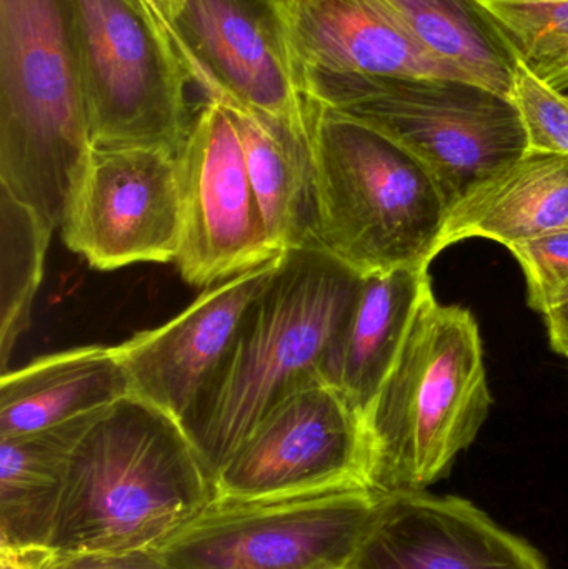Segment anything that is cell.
<instances>
[{"label": "cell", "mask_w": 568, "mask_h": 569, "mask_svg": "<svg viewBox=\"0 0 568 569\" xmlns=\"http://www.w3.org/2000/svg\"><path fill=\"white\" fill-rule=\"evenodd\" d=\"M212 500V480L182 425L130 395L100 411L73 448L47 550H152Z\"/></svg>", "instance_id": "obj_1"}, {"label": "cell", "mask_w": 568, "mask_h": 569, "mask_svg": "<svg viewBox=\"0 0 568 569\" xmlns=\"http://www.w3.org/2000/svg\"><path fill=\"white\" fill-rule=\"evenodd\" d=\"M362 277L320 246L283 252L272 282L247 311L232 350L182 425L212 485L270 408L323 377Z\"/></svg>", "instance_id": "obj_2"}, {"label": "cell", "mask_w": 568, "mask_h": 569, "mask_svg": "<svg viewBox=\"0 0 568 569\" xmlns=\"http://www.w3.org/2000/svg\"><path fill=\"white\" fill-rule=\"evenodd\" d=\"M492 407L479 325L467 308L422 301L402 351L367 410L370 490L420 493L449 475Z\"/></svg>", "instance_id": "obj_3"}, {"label": "cell", "mask_w": 568, "mask_h": 569, "mask_svg": "<svg viewBox=\"0 0 568 569\" xmlns=\"http://www.w3.org/2000/svg\"><path fill=\"white\" fill-rule=\"evenodd\" d=\"M92 149L70 0H0V189L53 232Z\"/></svg>", "instance_id": "obj_4"}, {"label": "cell", "mask_w": 568, "mask_h": 569, "mask_svg": "<svg viewBox=\"0 0 568 569\" xmlns=\"http://www.w3.org/2000/svg\"><path fill=\"white\" fill-rule=\"evenodd\" d=\"M307 103L319 246L362 276L430 267L450 216L432 173L366 123Z\"/></svg>", "instance_id": "obj_5"}, {"label": "cell", "mask_w": 568, "mask_h": 569, "mask_svg": "<svg viewBox=\"0 0 568 569\" xmlns=\"http://www.w3.org/2000/svg\"><path fill=\"white\" fill-rule=\"evenodd\" d=\"M307 99L339 110L412 153L439 183L450 212L529 152L512 99L450 77L299 72Z\"/></svg>", "instance_id": "obj_6"}, {"label": "cell", "mask_w": 568, "mask_h": 569, "mask_svg": "<svg viewBox=\"0 0 568 569\" xmlns=\"http://www.w3.org/2000/svg\"><path fill=\"white\" fill-rule=\"evenodd\" d=\"M93 147L179 156L192 129L187 76L146 0H70Z\"/></svg>", "instance_id": "obj_7"}, {"label": "cell", "mask_w": 568, "mask_h": 569, "mask_svg": "<svg viewBox=\"0 0 568 569\" xmlns=\"http://www.w3.org/2000/svg\"><path fill=\"white\" fill-rule=\"evenodd\" d=\"M382 501L360 487L212 500L152 550L170 569H349Z\"/></svg>", "instance_id": "obj_8"}, {"label": "cell", "mask_w": 568, "mask_h": 569, "mask_svg": "<svg viewBox=\"0 0 568 569\" xmlns=\"http://www.w3.org/2000/svg\"><path fill=\"white\" fill-rule=\"evenodd\" d=\"M366 421L323 377L282 398L213 480V500H269L369 488Z\"/></svg>", "instance_id": "obj_9"}, {"label": "cell", "mask_w": 568, "mask_h": 569, "mask_svg": "<svg viewBox=\"0 0 568 569\" xmlns=\"http://www.w3.org/2000/svg\"><path fill=\"white\" fill-rule=\"evenodd\" d=\"M156 16L207 99L310 140L309 103L270 0H183L172 16Z\"/></svg>", "instance_id": "obj_10"}, {"label": "cell", "mask_w": 568, "mask_h": 569, "mask_svg": "<svg viewBox=\"0 0 568 569\" xmlns=\"http://www.w3.org/2000/svg\"><path fill=\"white\" fill-rule=\"evenodd\" d=\"M177 159L176 263L186 282L212 287L280 256L267 236L236 123L219 102L207 99L197 107Z\"/></svg>", "instance_id": "obj_11"}, {"label": "cell", "mask_w": 568, "mask_h": 569, "mask_svg": "<svg viewBox=\"0 0 568 569\" xmlns=\"http://www.w3.org/2000/svg\"><path fill=\"white\" fill-rule=\"evenodd\" d=\"M62 239L90 267L176 262L179 159L152 147H93L63 217Z\"/></svg>", "instance_id": "obj_12"}, {"label": "cell", "mask_w": 568, "mask_h": 569, "mask_svg": "<svg viewBox=\"0 0 568 569\" xmlns=\"http://www.w3.org/2000/svg\"><path fill=\"white\" fill-rule=\"evenodd\" d=\"M276 259L207 287L167 323L119 345L133 397L179 421L189 420L236 343L247 311L272 282Z\"/></svg>", "instance_id": "obj_13"}, {"label": "cell", "mask_w": 568, "mask_h": 569, "mask_svg": "<svg viewBox=\"0 0 568 569\" xmlns=\"http://www.w3.org/2000/svg\"><path fill=\"white\" fill-rule=\"evenodd\" d=\"M349 569H549L542 555L459 497H383Z\"/></svg>", "instance_id": "obj_14"}, {"label": "cell", "mask_w": 568, "mask_h": 569, "mask_svg": "<svg viewBox=\"0 0 568 569\" xmlns=\"http://www.w3.org/2000/svg\"><path fill=\"white\" fill-rule=\"evenodd\" d=\"M297 72L450 77L389 0H270Z\"/></svg>", "instance_id": "obj_15"}, {"label": "cell", "mask_w": 568, "mask_h": 569, "mask_svg": "<svg viewBox=\"0 0 568 569\" xmlns=\"http://www.w3.org/2000/svg\"><path fill=\"white\" fill-rule=\"evenodd\" d=\"M432 293L429 267L362 277L322 375L366 417L396 365L420 305Z\"/></svg>", "instance_id": "obj_16"}, {"label": "cell", "mask_w": 568, "mask_h": 569, "mask_svg": "<svg viewBox=\"0 0 568 569\" xmlns=\"http://www.w3.org/2000/svg\"><path fill=\"white\" fill-rule=\"evenodd\" d=\"M117 347H80L37 358L0 380V438L32 433L106 410L130 397Z\"/></svg>", "instance_id": "obj_17"}, {"label": "cell", "mask_w": 568, "mask_h": 569, "mask_svg": "<svg viewBox=\"0 0 568 569\" xmlns=\"http://www.w3.org/2000/svg\"><path fill=\"white\" fill-rule=\"evenodd\" d=\"M568 230V159L527 152L457 203L439 250L467 239L509 247Z\"/></svg>", "instance_id": "obj_18"}, {"label": "cell", "mask_w": 568, "mask_h": 569, "mask_svg": "<svg viewBox=\"0 0 568 569\" xmlns=\"http://www.w3.org/2000/svg\"><path fill=\"white\" fill-rule=\"evenodd\" d=\"M220 106L232 117L239 132L250 182L273 249L283 253L319 246L310 140L242 107Z\"/></svg>", "instance_id": "obj_19"}, {"label": "cell", "mask_w": 568, "mask_h": 569, "mask_svg": "<svg viewBox=\"0 0 568 569\" xmlns=\"http://www.w3.org/2000/svg\"><path fill=\"white\" fill-rule=\"evenodd\" d=\"M99 413L0 438V548H47L73 448Z\"/></svg>", "instance_id": "obj_20"}, {"label": "cell", "mask_w": 568, "mask_h": 569, "mask_svg": "<svg viewBox=\"0 0 568 569\" xmlns=\"http://www.w3.org/2000/svg\"><path fill=\"white\" fill-rule=\"evenodd\" d=\"M417 42L457 79L510 97L517 59L479 0H389Z\"/></svg>", "instance_id": "obj_21"}, {"label": "cell", "mask_w": 568, "mask_h": 569, "mask_svg": "<svg viewBox=\"0 0 568 569\" xmlns=\"http://www.w3.org/2000/svg\"><path fill=\"white\" fill-rule=\"evenodd\" d=\"M52 230L29 207L0 189V355L2 373L10 350L29 325L30 308L42 280L43 257Z\"/></svg>", "instance_id": "obj_22"}, {"label": "cell", "mask_w": 568, "mask_h": 569, "mask_svg": "<svg viewBox=\"0 0 568 569\" xmlns=\"http://www.w3.org/2000/svg\"><path fill=\"white\" fill-rule=\"evenodd\" d=\"M517 62L568 92V0H479Z\"/></svg>", "instance_id": "obj_23"}, {"label": "cell", "mask_w": 568, "mask_h": 569, "mask_svg": "<svg viewBox=\"0 0 568 569\" xmlns=\"http://www.w3.org/2000/svg\"><path fill=\"white\" fill-rule=\"evenodd\" d=\"M510 99L522 119L529 152L568 159V93L554 89L517 62Z\"/></svg>", "instance_id": "obj_24"}, {"label": "cell", "mask_w": 568, "mask_h": 569, "mask_svg": "<svg viewBox=\"0 0 568 569\" xmlns=\"http://www.w3.org/2000/svg\"><path fill=\"white\" fill-rule=\"evenodd\" d=\"M527 283V303L546 317L568 291V230L509 247Z\"/></svg>", "instance_id": "obj_25"}, {"label": "cell", "mask_w": 568, "mask_h": 569, "mask_svg": "<svg viewBox=\"0 0 568 569\" xmlns=\"http://www.w3.org/2000/svg\"><path fill=\"white\" fill-rule=\"evenodd\" d=\"M46 569H170L153 550L119 553H83L57 557L52 553Z\"/></svg>", "instance_id": "obj_26"}, {"label": "cell", "mask_w": 568, "mask_h": 569, "mask_svg": "<svg viewBox=\"0 0 568 569\" xmlns=\"http://www.w3.org/2000/svg\"><path fill=\"white\" fill-rule=\"evenodd\" d=\"M50 558H52V551L47 548H27V550L0 548V569H46Z\"/></svg>", "instance_id": "obj_27"}, {"label": "cell", "mask_w": 568, "mask_h": 569, "mask_svg": "<svg viewBox=\"0 0 568 569\" xmlns=\"http://www.w3.org/2000/svg\"><path fill=\"white\" fill-rule=\"evenodd\" d=\"M544 318L549 331L550 347L559 353L562 348L568 347V291Z\"/></svg>", "instance_id": "obj_28"}, {"label": "cell", "mask_w": 568, "mask_h": 569, "mask_svg": "<svg viewBox=\"0 0 568 569\" xmlns=\"http://www.w3.org/2000/svg\"><path fill=\"white\" fill-rule=\"evenodd\" d=\"M146 2L149 3L156 12H159L160 16L169 17L180 9L183 0H146Z\"/></svg>", "instance_id": "obj_29"}, {"label": "cell", "mask_w": 568, "mask_h": 569, "mask_svg": "<svg viewBox=\"0 0 568 569\" xmlns=\"http://www.w3.org/2000/svg\"><path fill=\"white\" fill-rule=\"evenodd\" d=\"M559 353H560V355H564V357H566V358H567V360H568V347L562 348V350H560V351H559Z\"/></svg>", "instance_id": "obj_30"}]
</instances>
